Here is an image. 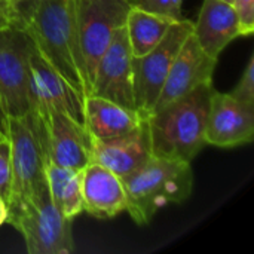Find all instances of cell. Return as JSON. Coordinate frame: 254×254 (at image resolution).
<instances>
[{"label":"cell","mask_w":254,"mask_h":254,"mask_svg":"<svg viewBox=\"0 0 254 254\" xmlns=\"http://www.w3.org/2000/svg\"><path fill=\"white\" fill-rule=\"evenodd\" d=\"M22 28L43 60L83 100L91 95L83 57L79 48L71 0H24Z\"/></svg>","instance_id":"6da1fadb"},{"label":"cell","mask_w":254,"mask_h":254,"mask_svg":"<svg viewBox=\"0 0 254 254\" xmlns=\"http://www.w3.org/2000/svg\"><path fill=\"white\" fill-rule=\"evenodd\" d=\"M213 82L202 83L188 95L147 116L152 155L192 162L205 147V124Z\"/></svg>","instance_id":"7a4b0ae2"},{"label":"cell","mask_w":254,"mask_h":254,"mask_svg":"<svg viewBox=\"0 0 254 254\" xmlns=\"http://www.w3.org/2000/svg\"><path fill=\"white\" fill-rule=\"evenodd\" d=\"M121 180L127 196L125 211L137 225H147L161 208L186 201L193 189L190 162L153 155Z\"/></svg>","instance_id":"3957f363"},{"label":"cell","mask_w":254,"mask_h":254,"mask_svg":"<svg viewBox=\"0 0 254 254\" xmlns=\"http://www.w3.org/2000/svg\"><path fill=\"white\" fill-rule=\"evenodd\" d=\"M10 223L24 238L30 254H70L74 252L71 220L65 219L49 195L46 182L12 216Z\"/></svg>","instance_id":"277c9868"},{"label":"cell","mask_w":254,"mask_h":254,"mask_svg":"<svg viewBox=\"0 0 254 254\" xmlns=\"http://www.w3.org/2000/svg\"><path fill=\"white\" fill-rule=\"evenodd\" d=\"M7 137L10 143V193L7 199V217L15 214L28 198L46 182L48 164L40 137L30 113L7 119Z\"/></svg>","instance_id":"5b68a950"},{"label":"cell","mask_w":254,"mask_h":254,"mask_svg":"<svg viewBox=\"0 0 254 254\" xmlns=\"http://www.w3.org/2000/svg\"><path fill=\"white\" fill-rule=\"evenodd\" d=\"M76 36L89 83L98 60L118 28L124 27L131 10L127 0H71Z\"/></svg>","instance_id":"8992f818"},{"label":"cell","mask_w":254,"mask_h":254,"mask_svg":"<svg viewBox=\"0 0 254 254\" xmlns=\"http://www.w3.org/2000/svg\"><path fill=\"white\" fill-rule=\"evenodd\" d=\"M31 39L22 27L0 31V106L7 118H21L31 107Z\"/></svg>","instance_id":"52a82bcc"},{"label":"cell","mask_w":254,"mask_h":254,"mask_svg":"<svg viewBox=\"0 0 254 254\" xmlns=\"http://www.w3.org/2000/svg\"><path fill=\"white\" fill-rule=\"evenodd\" d=\"M192 33V21H177L150 52L141 57H132L134 100L140 116L147 118L153 112L171 64Z\"/></svg>","instance_id":"ba28073f"},{"label":"cell","mask_w":254,"mask_h":254,"mask_svg":"<svg viewBox=\"0 0 254 254\" xmlns=\"http://www.w3.org/2000/svg\"><path fill=\"white\" fill-rule=\"evenodd\" d=\"M91 95L106 98L137 112L132 80V52L125 25L118 28L110 45L97 63L91 83Z\"/></svg>","instance_id":"9c48e42d"},{"label":"cell","mask_w":254,"mask_h":254,"mask_svg":"<svg viewBox=\"0 0 254 254\" xmlns=\"http://www.w3.org/2000/svg\"><path fill=\"white\" fill-rule=\"evenodd\" d=\"M254 138V104H247L229 92H217L210 98L205 124V144L231 149L252 143Z\"/></svg>","instance_id":"30bf717a"},{"label":"cell","mask_w":254,"mask_h":254,"mask_svg":"<svg viewBox=\"0 0 254 254\" xmlns=\"http://www.w3.org/2000/svg\"><path fill=\"white\" fill-rule=\"evenodd\" d=\"M216 64L217 60L208 57L201 49L192 33L186 39L171 64L153 112L161 110L170 103L188 95L199 85L213 82Z\"/></svg>","instance_id":"8fae6325"},{"label":"cell","mask_w":254,"mask_h":254,"mask_svg":"<svg viewBox=\"0 0 254 254\" xmlns=\"http://www.w3.org/2000/svg\"><path fill=\"white\" fill-rule=\"evenodd\" d=\"M91 135L73 119L49 107L46 122V159L48 164L73 171L91 164Z\"/></svg>","instance_id":"7c38bea8"},{"label":"cell","mask_w":254,"mask_h":254,"mask_svg":"<svg viewBox=\"0 0 254 254\" xmlns=\"http://www.w3.org/2000/svg\"><path fill=\"white\" fill-rule=\"evenodd\" d=\"M152 156V141L147 118L129 132L91 141V162L100 164L116 176L124 177L141 167Z\"/></svg>","instance_id":"4fadbf2b"},{"label":"cell","mask_w":254,"mask_h":254,"mask_svg":"<svg viewBox=\"0 0 254 254\" xmlns=\"http://www.w3.org/2000/svg\"><path fill=\"white\" fill-rule=\"evenodd\" d=\"M31 92L37 94L51 109L64 113L86 129L83 100L76 91L43 60L34 45L30 49Z\"/></svg>","instance_id":"5bb4252c"},{"label":"cell","mask_w":254,"mask_h":254,"mask_svg":"<svg viewBox=\"0 0 254 254\" xmlns=\"http://www.w3.org/2000/svg\"><path fill=\"white\" fill-rule=\"evenodd\" d=\"M83 211L97 219H113L127 208L122 180L106 167L91 162L82 171Z\"/></svg>","instance_id":"9a60e30c"},{"label":"cell","mask_w":254,"mask_h":254,"mask_svg":"<svg viewBox=\"0 0 254 254\" xmlns=\"http://www.w3.org/2000/svg\"><path fill=\"white\" fill-rule=\"evenodd\" d=\"M193 36L208 57L219 60L223 49L241 36L238 15L232 3L204 0L198 21L193 24Z\"/></svg>","instance_id":"2e32d148"},{"label":"cell","mask_w":254,"mask_h":254,"mask_svg":"<svg viewBox=\"0 0 254 254\" xmlns=\"http://www.w3.org/2000/svg\"><path fill=\"white\" fill-rule=\"evenodd\" d=\"M85 124L91 138L104 140L124 135L134 129L143 116L101 97L89 95L85 103Z\"/></svg>","instance_id":"e0dca14e"},{"label":"cell","mask_w":254,"mask_h":254,"mask_svg":"<svg viewBox=\"0 0 254 254\" xmlns=\"http://www.w3.org/2000/svg\"><path fill=\"white\" fill-rule=\"evenodd\" d=\"M174 22L176 21L167 16L131 7L125 28L132 57H141L150 52L162 40Z\"/></svg>","instance_id":"ac0fdd59"},{"label":"cell","mask_w":254,"mask_h":254,"mask_svg":"<svg viewBox=\"0 0 254 254\" xmlns=\"http://www.w3.org/2000/svg\"><path fill=\"white\" fill-rule=\"evenodd\" d=\"M82 171V170H80ZM74 171L64 185L55 207L68 220H73L83 211V195H82V173Z\"/></svg>","instance_id":"d6986e66"},{"label":"cell","mask_w":254,"mask_h":254,"mask_svg":"<svg viewBox=\"0 0 254 254\" xmlns=\"http://www.w3.org/2000/svg\"><path fill=\"white\" fill-rule=\"evenodd\" d=\"M131 7H137L150 13L167 16L173 21H182V4L183 0H127Z\"/></svg>","instance_id":"ffe728a7"},{"label":"cell","mask_w":254,"mask_h":254,"mask_svg":"<svg viewBox=\"0 0 254 254\" xmlns=\"http://www.w3.org/2000/svg\"><path fill=\"white\" fill-rule=\"evenodd\" d=\"M10 143L9 137H0V199H3L7 205L9 193H10Z\"/></svg>","instance_id":"44dd1931"},{"label":"cell","mask_w":254,"mask_h":254,"mask_svg":"<svg viewBox=\"0 0 254 254\" xmlns=\"http://www.w3.org/2000/svg\"><path fill=\"white\" fill-rule=\"evenodd\" d=\"M232 97H235L237 100L247 103V104H254V57L252 55L249 60V64L240 79V82L237 83V86L234 88L232 92H229Z\"/></svg>","instance_id":"7402d4cb"},{"label":"cell","mask_w":254,"mask_h":254,"mask_svg":"<svg viewBox=\"0 0 254 254\" xmlns=\"http://www.w3.org/2000/svg\"><path fill=\"white\" fill-rule=\"evenodd\" d=\"M238 15L241 36H250L254 31V0H232Z\"/></svg>","instance_id":"603a6c76"},{"label":"cell","mask_w":254,"mask_h":254,"mask_svg":"<svg viewBox=\"0 0 254 254\" xmlns=\"http://www.w3.org/2000/svg\"><path fill=\"white\" fill-rule=\"evenodd\" d=\"M18 25L22 27V12L16 0H0V31Z\"/></svg>","instance_id":"cb8c5ba5"},{"label":"cell","mask_w":254,"mask_h":254,"mask_svg":"<svg viewBox=\"0 0 254 254\" xmlns=\"http://www.w3.org/2000/svg\"><path fill=\"white\" fill-rule=\"evenodd\" d=\"M7 116L6 113L3 112L1 106H0V137L3 135H7Z\"/></svg>","instance_id":"d4e9b609"},{"label":"cell","mask_w":254,"mask_h":254,"mask_svg":"<svg viewBox=\"0 0 254 254\" xmlns=\"http://www.w3.org/2000/svg\"><path fill=\"white\" fill-rule=\"evenodd\" d=\"M7 220V205L3 199H0V226Z\"/></svg>","instance_id":"484cf974"},{"label":"cell","mask_w":254,"mask_h":254,"mask_svg":"<svg viewBox=\"0 0 254 254\" xmlns=\"http://www.w3.org/2000/svg\"><path fill=\"white\" fill-rule=\"evenodd\" d=\"M223 1H228V3H232V0H223Z\"/></svg>","instance_id":"4316f807"},{"label":"cell","mask_w":254,"mask_h":254,"mask_svg":"<svg viewBox=\"0 0 254 254\" xmlns=\"http://www.w3.org/2000/svg\"><path fill=\"white\" fill-rule=\"evenodd\" d=\"M16 1H18V3H19V1H24V0H16Z\"/></svg>","instance_id":"83f0119b"}]
</instances>
